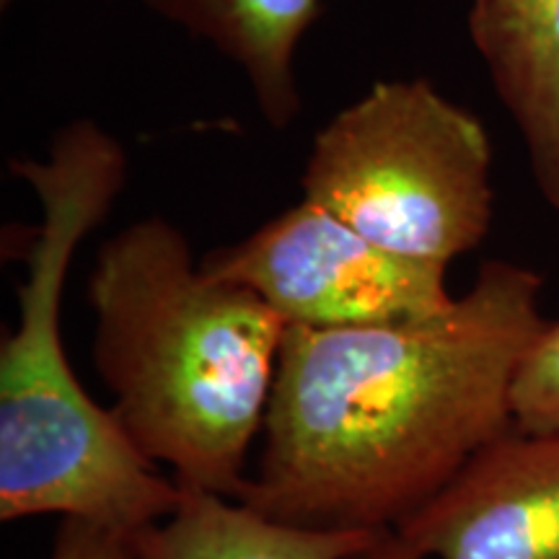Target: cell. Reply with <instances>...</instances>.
<instances>
[{
  "mask_svg": "<svg viewBox=\"0 0 559 559\" xmlns=\"http://www.w3.org/2000/svg\"><path fill=\"white\" fill-rule=\"evenodd\" d=\"M300 190L368 241L451 267L492 226V140L430 81H379L317 132Z\"/></svg>",
  "mask_w": 559,
  "mask_h": 559,
  "instance_id": "cell-4",
  "label": "cell"
},
{
  "mask_svg": "<svg viewBox=\"0 0 559 559\" xmlns=\"http://www.w3.org/2000/svg\"><path fill=\"white\" fill-rule=\"evenodd\" d=\"M11 169L37 194L41 223L24 247L16 330L0 345V521L62 515L132 539L174 513L185 487L81 386L60 330L68 270L120 198L128 153L99 122L75 120L45 158Z\"/></svg>",
  "mask_w": 559,
  "mask_h": 559,
  "instance_id": "cell-3",
  "label": "cell"
},
{
  "mask_svg": "<svg viewBox=\"0 0 559 559\" xmlns=\"http://www.w3.org/2000/svg\"><path fill=\"white\" fill-rule=\"evenodd\" d=\"M353 559H423V557L415 555V551H412L407 544L394 534V531H391V534H383L373 547L360 551V555H355Z\"/></svg>",
  "mask_w": 559,
  "mask_h": 559,
  "instance_id": "cell-12",
  "label": "cell"
},
{
  "mask_svg": "<svg viewBox=\"0 0 559 559\" xmlns=\"http://www.w3.org/2000/svg\"><path fill=\"white\" fill-rule=\"evenodd\" d=\"M200 264L254 290L288 326L309 330L428 319L456 300L449 267L383 249L309 200L210 249Z\"/></svg>",
  "mask_w": 559,
  "mask_h": 559,
  "instance_id": "cell-5",
  "label": "cell"
},
{
  "mask_svg": "<svg viewBox=\"0 0 559 559\" xmlns=\"http://www.w3.org/2000/svg\"><path fill=\"white\" fill-rule=\"evenodd\" d=\"M145 5L239 68L270 128H290L304 107L298 50L324 0H145Z\"/></svg>",
  "mask_w": 559,
  "mask_h": 559,
  "instance_id": "cell-8",
  "label": "cell"
},
{
  "mask_svg": "<svg viewBox=\"0 0 559 559\" xmlns=\"http://www.w3.org/2000/svg\"><path fill=\"white\" fill-rule=\"evenodd\" d=\"M47 559H138L130 536L81 519H62Z\"/></svg>",
  "mask_w": 559,
  "mask_h": 559,
  "instance_id": "cell-11",
  "label": "cell"
},
{
  "mask_svg": "<svg viewBox=\"0 0 559 559\" xmlns=\"http://www.w3.org/2000/svg\"><path fill=\"white\" fill-rule=\"evenodd\" d=\"M466 26L536 190L559 213V0H472Z\"/></svg>",
  "mask_w": 559,
  "mask_h": 559,
  "instance_id": "cell-7",
  "label": "cell"
},
{
  "mask_svg": "<svg viewBox=\"0 0 559 559\" xmlns=\"http://www.w3.org/2000/svg\"><path fill=\"white\" fill-rule=\"evenodd\" d=\"M381 536L290 526L241 500L185 487L177 510L130 542L138 559H353Z\"/></svg>",
  "mask_w": 559,
  "mask_h": 559,
  "instance_id": "cell-9",
  "label": "cell"
},
{
  "mask_svg": "<svg viewBox=\"0 0 559 559\" xmlns=\"http://www.w3.org/2000/svg\"><path fill=\"white\" fill-rule=\"evenodd\" d=\"M394 534L423 559H559V432H506Z\"/></svg>",
  "mask_w": 559,
  "mask_h": 559,
  "instance_id": "cell-6",
  "label": "cell"
},
{
  "mask_svg": "<svg viewBox=\"0 0 559 559\" xmlns=\"http://www.w3.org/2000/svg\"><path fill=\"white\" fill-rule=\"evenodd\" d=\"M542 288L539 272L492 260L436 317L288 326L239 500L300 528H400L515 428V376L549 321Z\"/></svg>",
  "mask_w": 559,
  "mask_h": 559,
  "instance_id": "cell-1",
  "label": "cell"
},
{
  "mask_svg": "<svg viewBox=\"0 0 559 559\" xmlns=\"http://www.w3.org/2000/svg\"><path fill=\"white\" fill-rule=\"evenodd\" d=\"M86 296L91 360L135 449L181 487L239 500L288 324L254 290L202 270L160 215L102 243Z\"/></svg>",
  "mask_w": 559,
  "mask_h": 559,
  "instance_id": "cell-2",
  "label": "cell"
},
{
  "mask_svg": "<svg viewBox=\"0 0 559 559\" xmlns=\"http://www.w3.org/2000/svg\"><path fill=\"white\" fill-rule=\"evenodd\" d=\"M513 419L519 430L559 432V319L547 321L515 376Z\"/></svg>",
  "mask_w": 559,
  "mask_h": 559,
  "instance_id": "cell-10",
  "label": "cell"
}]
</instances>
